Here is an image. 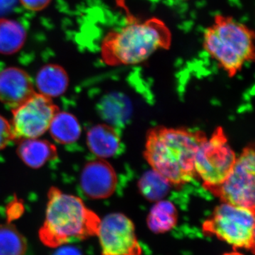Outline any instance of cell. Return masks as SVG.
<instances>
[{
  "mask_svg": "<svg viewBox=\"0 0 255 255\" xmlns=\"http://www.w3.org/2000/svg\"><path fill=\"white\" fill-rule=\"evenodd\" d=\"M68 85V73L63 67L57 64H47L37 73V89L40 94L50 99L63 95Z\"/></svg>",
  "mask_w": 255,
  "mask_h": 255,
  "instance_id": "obj_14",
  "label": "cell"
},
{
  "mask_svg": "<svg viewBox=\"0 0 255 255\" xmlns=\"http://www.w3.org/2000/svg\"><path fill=\"white\" fill-rule=\"evenodd\" d=\"M16 140L11 122L0 116V150Z\"/></svg>",
  "mask_w": 255,
  "mask_h": 255,
  "instance_id": "obj_20",
  "label": "cell"
},
{
  "mask_svg": "<svg viewBox=\"0 0 255 255\" xmlns=\"http://www.w3.org/2000/svg\"><path fill=\"white\" fill-rule=\"evenodd\" d=\"M27 40L24 26L14 19L0 18V54L11 55L21 50Z\"/></svg>",
  "mask_w": 255,
  "mask_h": 255,
  "instance_id": "obj_15",
  "label": "cell"
},
{
  "mask_svg": "<svg viewBox=\"0 0 255 255\" xmlns=\"http://www.w3.org/2000/svg\"><path fill=\"white\" fill-rule=\"evenodd\" d=\"M223 255H244L242 254V253H239V252L233 251V252H231V253H225V254H223Z\"/></svg>",
  "mask_w": 255,
  "mask_h": 255,
  "instance_id": "obj_23",
  "label": "cell"
},
{
  "mask_svg": "<svg viewBox=\"0 0 255 255\" xmlns=\"http://www.w3.org/2000/svg\"><path fill=\"white\" fill-rule=\"evenodd\" d=\"M178 221V211L173 203L167 200L157 201L152 206L147 224L149 229L155 233H165L172 231Z\"/></svg>",
  "mask_w": 255,
  "mask_h": 255,
  "instance_id": "obj_16",
  "label": "cell"
},
{
  "mask_svg": "<svg viewBox=\"0 0 255 255\" xmlns=\"http://www.w3.org/2000/svg\"><path fill=\"white\" fill-rule=\"evenodd\" d=\"M255 153L254 145L243 149L234 167L222 184L209 190L221 203L255 209Z\"/></svg>",
  "mask_w": 255,
  "mask_h": 255,
  "instance_id": "obj_7",
  "label": "cell"
},
{
  "mask_svg": "<svg viewBox=\"0 0 255 255\" xmlns=\"http://www.w3.org/2000/svg\"><path fill=\"white\" fill-rule=\"evenodd\" d=\"M170 184L155 171L146 172L138 182V189L147 200H162L168 193Z\"/></svg>",
  "mask_w": 255,
  "mask_h": 255,
  "instance_id": "obj_19",
  "label": "cell"
},
{
  "mask_svg": "<svg viewBox=\"0 0 255 255\" xmlns=\"http://www.w3.org/2000/svg\"><path fill=\"white\" fill-rule=\"evenodd\" d=\"M53 255H82V253L75 247L65 246L57 250Z\"/></svg>",
  "mask_w": 255,
  "mask_h": 255,
  "instance_id": "obj_22",
  "label": "cell"
},
{
  "mask_svg": "<svg viewBox=\"0 0 255 255\" xmlns=\"http://www.w3.org/2000/svg\"><path fill=\"white\" fill-rule=\"evenodd\" d=\"M172 34L157 17H137L127 12L125 23L110 30L101 43V58L109 66L138 65L172 46Z\"/></svg>",
  "mask_w": 255,
  "mask_h": 255,
  "instance_id": "obj_2",
  "label": "cell"
},
{
  "mask_svg": "<svg viewBox=\"0 0 255 255\" xmlns=\"http://www.w3.org/2000/svg\"><path fill=\"white\" fill-rule=\"evenodd\" d=\"M25 9L31 11H41L48 7L52 0H19Z\"/></svg>",
  "mask_w": 255,
  "mask_h": 255,
  "instance_id": "obj_21",
  "label": "cell"
},
{
  "mask_svg": "<svg viewBox=\"0 0 255 255\" xmlns=\"http://www.w3.org/2000/svg\"><path fill=\"white\" fill-rule=\"evenodd\" d=\"M206 138L201 130L157 126L147 131L144 157L171 186L181 187L198 178L196 153Z\"/></svg>",
  "mask_w": 255,
  "mask_h": 255,
  "instance_id": "obj_1",
  "label": "cell"
},
{
  "mask_svg": "<svg viewBox=\"0 0 255 255\" xmlns=\"http://www.w3.org/2000/svg\"><path fill=\"white\" fill-rule=\"evenodd\" d=\"M59 108L49 97L35 92L26 102L12 110L11 124L16 140L36 138L49 129Z\"/></svg>",
  "mask_w": 255,
  "mask_h": 255,
  "instance_id": "obj_8",
  "label": "cell"
},
{
  "mask_svg": "<svg viewBox=\"0 0 255 255\" xmlns=\"http://www.w3.org/2000/svg\"><path fill=\"white\" fill-rule=\"evenodd\" d=\"M255 211L221 203L203 223V233L218 238L236 249L254 253Z\"/></svg>",
  "mask_w": 255,
  "mask_h": 255,
  "instance_id": "obj_5",
  "label": "cell"
},
{
  "mask_svg": "<svg viewBox=\"0 0 255 255\" xmlns=\"http://www.w3.org/2000/svg\"><path fill=\"white\" fill-rule=\"evenodd\" d=\"M117 184V172L110 162L104 159L90 161L85 164L80 174V187L90 199L110 197L115 192Z\"/></svg>",
  "mask_w": 255,
  "mask_h": 255,
  "instance_id": "obj_10",
  "label": "cell"
},
{
  "mask_svg": "<svg viewBox=\"0 0 255 255\" xmlns=\"http://www.w3.org/2000/svg\"><path fill=\"white\" fill-rule=\"evenodd\" d=\"M17 154L23 163L31 168L38 169L56 158L58 151L51 142L36 137L20 140Z\"/></svg>",
  "mask_w": 255,
  "mask_h": 255,
  "instance_id": "obj_13",
  "label": "cell"
},
{
  "mask_svg": "<svg viewBox=\"0 0 255 255\" xmlns=\"http://www.w3.org/2000/svg\"><path fill=\"white\" fill-rule=\"evenodd\" d=\"M254 30L233 16L215 15L203 34V48L229 78H234L246 63L254 61Z\"/></svg>",
  "mask_w": 255,
  "mask_h": 255,
  "instance_id": "obj_4",
  "label": "cell"
},
{
  "mask_svg": "<svg viewBox=\"0 0 255 255\" xmlns=\"http://www.w3.org/2000/svg\"><path fill=\"white\" fill-rule=\"evenodd\" d=\"M34 93L31 78L22 69L10 67L0 72V102L12 110Z\"/></svg>",
  "mask_w": 255,
  "mask_h": 255,
  "instance_id": "obj_11",
  "label": "cell"
},
{
  "mask_svg": "<svg viewBox=\"0 0 255 255\" xmlns=\"http://www.w3.org/2000/svg\"><path fill=\"white\" fill-rule=\"evenodd\" d=\"M237 156L222 127L216 128L196 152L194 166L197 177L207 191L218 187L228 177L236 163Z\"/></svg>",
  "mask_w": 255,
  "mask_h": 255,
  "instance_id": "obj_6",
  "label": "cell"
},
{
  "mask_svg": "<svg viewBox=\"0 0 255 255\" xmlns=\"http://www.w3.org/2000/svg\"><path fill=\"white\" fill-rule=\"evenodd\" d=\"M101 219L80 198L51 187L48 192L46 219L39 238L48 248L97 236Z\"/></svg>",
  "mask_w": 255,
  "mask_h": 255,
  "instance_id": "obj_3",
  "label": "cell"
},
{
  "mask_svg": "<svg viewBox=\"0 0 255 255\" xmlns=\"http://www.w3.org/2000/svg\"><path fill=\"white\" fill-rule=\"evenodd\" d=\"M27 243L14 225L0 224V255H24Z\"/></svg>",
  "mask_w": 255,
  "mask_h": 255,
  "instance_id": "obj_18",
  "label": "cell"
},
{
  "mask_svg": "<svg viewBox=\"0 0 255 255\" xmlns=\"http://www.w3.org/2000/svg\"><path fill=\"white\" fill-rule=\"evenodd\" d=\"M87 144L90 150L99 158H110L119 152L121 137L112 126L98 124L87 132Z\"/></svg>",
  "mask_w": 255,
  "mask_h": 255,
  "instance_id": "obj_12",
  "label": "cell"
},
{
  "mask_svg": "<svg viewBox=\"0 0 255 255\" xmlns=\"http://www.w3.org/2000/svg\"><path fill=\"white\" fill-rule=\"evenodd\" d=\"M102 255H142V248L131 220L121 213L107 215L97 233Z\"/></svg>",
  "mask_w": 255,
  "mask_h": 255,
  "instance_id": "obj_9",
  "label": "cell"
},
{
  "mask_svg": "<svg viewBox=\"0 0 255 255\" xmlns=\"http://www.w3.org/2000/svg\"><path fill=\"white\" fill-rule=\"evenodd\" d=\"M48 130L55 141L63 145L76 142L82 132L81 126L75 116L60 112L55 114Z\"/></svg>",
  "mask_w": 255,
  "mask_h": 255,
  "instance_id": "obj_17",
  "label": "cell"
}]
</instances>
